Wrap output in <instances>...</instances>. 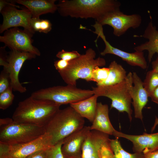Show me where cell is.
Segmentation results:
<instances>
[{"label":"cell","instance_id":"cell-3","mask_svg":"<svg viewBox=\"0 0 158 158\" xmlns=\"http://www.w3.org/2000/svg\"><path fill=\"white\" fill-rule=\"evenodd\" d=\"M84 118L70 106L60 109L45 126L46 133L51 138L52 146L84 126Z\"/></svg>","mask_w":158,"mask_h":158},{"label":"cell","instance_id":"cell-18","mask_svg":"<svg viewBox=\"0 0 158 158\" xmlns=\"http://www.w3.org/2000/svg\"><path fill=\"white\" fill-rule=\"evenodd\" d=\"M90 128L91 130H96L109 135H113L116 130L109 118L107 104L97 102L96 116Z\"/></svg>","mask_w":158,"mask_h":158},{"label":"cell","instance_id":"cell-15","mask_svg":"<svg viewBox=\"0 0 158 158\" xmlns=\"http://www.w3.org/2000/svg\"><path fill=\"white\" fill-rule=\"evenodd\" d=\"M113 136L116 138H123L131 141L133 144L134 153L145 154L158 149V132L134 135L126 134L116 130Z\"/></svg>","mask_w":158,"mask_h":158},{"label":"cell","instance_id":"cell-5","mask_svg":"<svg viewBox=\"0 0 158 158\" xmlns=\"http://www.w3.org/2000/svg\"><path fill=\"white\" fill-rule=\"evenodd\" d=\"M132 75V73L130 72L126 79L120 83L113 85L98 86L92 88L94 94L98 97H105L111 99V108H115L120 112H126L130 121L132 119L133 111L130 92L133 84Z\"/></svg>","mask_w":158,"mask_h":158},{"label":"cell","instance_id":"cell-6","mask_svg":"<svg viewBox=\"0 0 158 158\" xmlns=\"http://www.w3.org/2000/svg\"><path fill=\"white\" fill-rule=\"evenodd\" d=\"M94 94L93 91L81 89L70 85L42 88L32 92L31 96L37 99L49 100L61 105L76 103Z\"/></svg>","mask_w":158,"mask_h":158},{"label":"cell","instance_id":"cell-21","mask_svg":"<svg viewBox=\"0 0 158 158\" xmlns=\"http://www.w3.org/2000/svg\"><path fill=\"white\" fill-rule=\"evenodd\" d=\"M91 133L97 147L99 158H114L109 135L96 130H91Z\"/></svg>","mask_w":158,"mask_h":158},{"label":"cell","instance_id":"cell-22","mask_svg":"<svg viewBox=\"0 0 158 158\" xmlns=\"http://www.w3.org/2000/svg\"><path fill=\"white\" fill-rule=\"evenodd\" d=\"M109 73L106 80L101 85H113L124 80L127 75L126 71L122 66L115 61H112L109 65Z\"/></svg>","mask_w":158,"mask_h":158},{"label":"cell","instance_id":"cell-35","mask_svg":"<svg viewBox=\"0 0 158 158\" xmlns=\"http://www.w3.org/2000/svg\"><path fill=\"white\" fill-rule=\"evenodd\" d=\"M15 1H7L5 0H0V12L6 6L8 5H11L16 7L17 8H20L19 6L16 5L15 3Z\"/></svg>","mask_w":158,"mask_h":158},{"label":"cell","instance_id":"cell-2","mask_svg":"<svg viewBox=\"0 0 158 158\" xmlns=\"http://www.w3.org/2000/svg\"><path fill=\"white\" fill-rule=\"evenodd\" d=\"M61 105L31 96L19 102L12 116L14 122L45 127Z\"/></svg>","mask_w":158,"mask_h":158},{"label":"cell","instance_id":"cell-34","mask_svg":"<svg viewBox=\"0 0 158 158\" xmlns=\"http://www.w3.org/2000/svg\"><path fill=\"white\" fill-rule=\"evenodd\" d=\"M47 149L37 151L25 158H45Z\"/></svg>","mask_w":158,"mask_h":158},{"label":"cell","instance_id":"cell-11","mask_svg":"<svg viewBox=\"0 0 158 158\" xmlns=\"http://www.w3.org/2000/svg\"><path fill=\"white\" fill-rule=\"evenodd\" d=\"M16 7L8 5L0 12L3 17V21L0 26V33L13 28L23 27L33 34L35 33L30 24L32 15L27 8L18 9Z\"/></svg>","mask_w":158,"mask_h":158},{"label":"cell","instance_id":"cell-26","mask_svg":"<svg viewBox=\"0 0 158 158\" xmlns=\"http://www.w3.org/2000/svg\"><path fill=\"white\" fill-rule=\"evenodd\" d=\"M143 83L150 97L154 89L158 86V73L152 70L148 71Z\"/></svg>","mask_w":158,"mask_h":158},{"label":"cell","instance_id":"cell-14","mask_svg":"<svg viewBox=\"0 0 158 158\" xmlns=\"http://www.w3.org/2000/svg\"><path fill=\"white\" fill-rule=\"evenodd\" d=\"M90 126H84L63 140L61 151L64 158H81L83 145L91 131Z\"/></svg>","mask_w":158,"mask_h":158},{"label":"cell","instance_id":"cell-30","mask_svg":"<svg viewBox=\"0 0 158 158\" xmlns=\"http://www.w3.org/2000/svg\"><path fill=\"white\" fill-rule=\"evenodd\" d=\"M11 87V80L8 72L3 69L0 74V94Z\"/></svg>","mask_w":158,"mask_h":158},{"label":"cell","instance_id":"cell-39","mask_svg":"<svg viewBox=\"0 0 158 158\" xmlns=\"http://www.w3.org/2000/svg\"><path fill=\"white\" fill-rule=\"evenodd\" d=\"M152 70L158 73V57L152 62Z\"/></svg>","mask_w":158,"mask_h":158},{"label":"cell","instance_id":"cell-41","mask_svg":"<svg viewBox=\"0 0 158 158\" xmlns=\"http://www.w3.org/2000/svg\"><path fill=\"white\" fill-rule=\"evenodd\" d=\"M157 124H158V122H157V123H156V124L155 125V126H154V127L152 128V130H153L154 129V128H155V126H156Z\"/></svg>","mask_w":158,"mask_h":158},{"label":"cell","instance_id":"cell-28","mask_svg":"<svg viewBox=\"0 0 158 158\" xmlns=\"http://www.w3.org/2000/svg\"><path fill=\"white\" fill-rule=\"evenodd\" d=\"M13 89L11 87L7 90L0 94V109H6L13 103L14 95L13 93Z\"/></svg>","mask_w":158,"mask_h":158},{"label":"cell","instance_id":"cell-13","mask_svg":"<svg viewBox=\"0 0 158 158\" xmlns=\"http://www.w3.org/2000/svg\"><path fill=\"white\" fill-rule=\"evenodd\" d=\"M36 56L29 52L15 50H11L8 53V66L5 70L9 73L11 85L13 91L20 93H24L26 91V87L23 86L19 81V75L25 62L26 60L35 59Z\"/></svg>","mask_w":158,"mask_h":158},{"label":"cell","instance_id":"cell-29","mask_svg":"<svg viewBox=\"0 0 158 158\" xmlns=\"http://www.w3.org/2000/svg\"><path fill=\"white\" fill-rule=\"evenodd\" d=\"M63 141L52 146L46 150L45 158H64L61 151Z\"/></svg>","mask_w":158,"mask_h":158},{"label":"cell","instance_id":"cell-33","mask_svg":"<svg viewBox=\"0 0 158 158\" xmlns=\"http://www.w3.org/2000/svg\"><path fill=\"white\" fill-rule=\"evenodd\" d=\"M69 61L61 59L54 62V65L55 68L59 73L66 69L68 67Z\"/></svg>","mask_w":158,"mask_h":158},{"label":"cell","instance_id":"cell-32","mask_svg":"<svg viewBox=\"0 0 158 158\" xmlns=\"http://www.w3.org/2000/svg\"><path fill=\"white\" fill-rule=\"evenodd\" d=\"M4 46L1 47L0 48V65L3 67V69L6 70L8 66L7 61L8 53L5 50L6 47Z\"/></svg>","mask_w":158,"mask_h":158},{"label":"cell","instance_id":"cell-31","mask_svg":"<svg viewBox=\"0 0 158 158\" xmlns=\"http://www.w3.org/2000/svg\"><path fill=\"white\" fill-rule=\"evenodd\" d=\"M81 55L76 51H68L62 49L57 53L56 56L59 59L69 61L79 57Z\"/></svg>","mask_w":158,"mask_h":158},{"label":"cell","instance_id":"cell-37","mask_svg":"<svg viewBox=\"0 0 158 158\" xmlns=\"http://www.w3.org/2000/svg\"><path fill=\"white\" fill-rule=\"evenodd\" d=\"M150 97L152 101L158 104V86L154 89Z\"/></svg>","mask_w":158,"mask_h":158},{"label":"cell","instance_id":"cell-9","mask_svg":"<svg viewBox=\"0 0 158 158\" xmlns=\"http://www.w3.org/2000/svg\"><path fill=\"white\" fill-rule=\"evenodd\" d=\"M33 35L24 29L13 28L6 30L3 35L0 36V42L4 43L11 50L28 52L40 56V51L32 44Z\"/></svg>","mask_w":158,"mask_h":158},{"label":"cell","instance_id":"cell-23","mask_svg":"<svg viewBox=\"0 0 158 158\" xmlns=\"http://www.w3.org/2000/svg\"><path fill=\"white\" fill-rule=\"evenodd\" d=\"M110 145L114 154V158H144L143 153H129L122 148L118 138L110 139Z\"/></svg>","mask_w":158,"mask_h":158},{"label":"cell","instance_id":"cell-19","mask_svg":"<svg viewBox=\"0 0 158 158\" xmlns=\"http://www.w3.org/2000/svg\"><path fill=\"white\" fill-rule=\"evenodd\" d=\"M148 41L135 47L136 51L148 52V60L150 62L154 54H158V30L152 21L150 22L145 30L143 34L141 36Z\"/></svg>","mask_w":158,"mask_h":158},{"label":"cell","instance_id":"cell-25","mask_svg":"<svg viewBox=\"0 0 158 158\" xmlns=\"http://www.w3.org/2000/svg\"><path fill=\"white\" fill-rule=\"evenodd\" d=\"M30 24L35 32H38L47 34L52 29V24L49 20L40 19V18H32Z\"/></svg>","mask_w":158,"mask_h":158},{"label":"cell","instance_id":"cell-20","mask_svg":"<svg viewBox=\"0 0 158 158\" xmlns=\"http://www.w3.org/2000/svg\"><path fill=\"white\" fill-rule=\"evenodd\" d=\"M99 97L96 94L79 102L72 103L70 106L82 117L92 122L95 118Z\"/></svg>","mask_w":158,"mask_h":158},{"label":"cell","instance_id":"cell-27","mask_svg":"<svg viewBox=\"0 0 158 158\" xmlns=\"http://www.w3.org/2000/svg\"><path fill=\"white\" fill-rule=\"evenodd\" d=\"M109 73V67L100 68L99 67H97L92 71V81L96 82L97 86H100L106 80Z\"/></svg>","mask_w":158,"mask_h":158},{"label":"cell","instance_id":"cell-4","mask_svg":"<svg viewBox=\"0 0 158 158\" xmlns=\"http://www.w3.org/2000/svg\"><path fill=\"white\" fill-rule=\"evenodd\" d=\"M96 56L95 51L89 48L84 54L69 61L67 68L59 73L67 85L76 86L77 81L79 79L92 81L93 70L97 67L104 66L106 64L104 58H96Z\"/></svg>","mask_w":158,"mask_h":158},{"label":"cell","instance_id":"cell-7","mask_svg":"<svg viewBox=\"0 0 158 158\" xmlns=\"http://www.w3.org/2000/svg\"><path fill=\"white\" fill-rule=\"evenodd\" d=\"M46 133L44 126L13 122L0 127V142L10 145L33 140Z\"/></svg>","mask_w":158,"mask_h":158},{"label":"cell","instance_id":"cell-10","mask_svg":"<svg viewBox=\"0 0 158 158\" xmlns=\"http://www.w3.org/2000/svg\"><path fill=\"white\" fill-rule=\"evenodd\" d=\"M96 21L102 26L108 25L111 27L114 35L119 37L130 28H138L141 24L142 18L139 14L126 15L119 10L107 13Z\"/></svg>","mask_w":158,"mask_h":158},{"label":"cell","instance_id":"cell-24","mask_svg":"<svg viewBox=\"0 0 158 158\" xmlns=\"http://www.w3.org/2000/svg\"><path fill=\"white\" fill-rule=\"evenodd\" d=\"M81 158H100L97 147L91 131L83 145Z\"/></svg>","mask_w":158,"mask_h":158},{"label":"cell","instance_id":"cell-36","mask_svg":"<svg viewBox=\"0 0 158 158\" xmlns=\"http://www.w3.org/2000/svg\"><path fill=\"white\" fill-rule=\"evenodd\" d=\"M13 120L12 118H6L0 119V127L7 126L13 123Z\"/></svg>","mask_w":158,"mask_h":158},{"label":"cell","instance_id":"cell-38","mask_svg":"<svg viewBox=\"0 0 158 158\" xmlns=\"http://www.w3.org/2000/svg\"><path fill=\"white\" fill-rule=\"evenodd\" d=\"M144 154V158H158V149Z\"/></svg>","mask_w":158,"mask_h":158},{"label":"cell","instance_id":"cell-8","mask_svg":"<svg viewBox=\"0 0 158 158\" xmlns=\"http://www.w3.org/2000/svg\"><path fill=\"white\" fill-rule=\"evenodd\" d=\"M52 146L51 138L46 133L39 138L22 144L10 145L0 142V158H25L39 150Z\"/></svg>","mask_w":158,"mask_h":158},{"label":"cell","instance_id":"cell-17","mask_svg":"<svg viewBox=\"0 0 158 158\" xmlns=\"http://www.w3.org/2000/svg\"><path fill=\"white\" fill-rule=\"evenodd\" d=\"M16 3L24 6L32 18H39L42 14L54 13L57 11L56 0H17Z\"/></svg>","mask_w":158,"mask_h":158},{"label":"cell","instance_id":"cell-40","mask_svg":"<svg viewBox=\"0 0 158 158\" xmlns=\"http://www.w3.org/2000/svg\"><path fill=\"white\" fill-rule=\"evenodd\" d=\"M157 122H158V118H157L156 117V118L155 121V123H154V126H153V127L155 126V125L156 124V123Z\"/></svg>","mask_w":158,"mask_h":158},{"label":"cell","instance_id":"cell-1","mask_svg":"<svg viewBox=\"0 0 158 158\" xmlns=\"http://www.w3.org/2000/svg\"><path fill=\"white\" fill-rule=\"evenodd\" d=\"M57 5L62 16L97 21L109 13L120 10L121 3L115 0H61Z\"/></svg>","mask_w":158,"mask_h":158},{"label":"cell","instance_id":"cell-12","mask_svg":"<svg viewBox=\"0 0 158 158\" xmlns=\"http://www.w3.org/2000/svg\"><path fill=\"white\" fill-rule=\"evenodd\" d=\"M95 31H92L97 35V37H100L104 42L105 47L100 53L102 56L108 54H112L121 58L130 65L138 66L145 69L147 67V63L144 56L143 51H136L129 53L124 51L112 46L107 40L104 35L102 26L97 24L94 26Z\"/></svg>","mask_w":158,"mask_h":158},{"label":"cell","instance_id":"cell-16","mask_svg":"<svg viewBox=\"0 0 158 158\" xmlns=\"http://www.w3.org/2000/svg\"><path fill=\"white\" fill-rule=\"evenodd\" d=\"M132 79L134 85L130 90L134 107L135 117L141 120L143 119L142 110L148 101V94L144 87L143 82L136 72L132 73Z\"/></svg>","mask_w":158,"mask_h":158}]
</instances>
